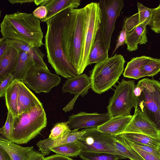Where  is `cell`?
Returning <instances> with one entry per match:
<instances>
[{"instance_id":"cell-32","label":"cell","mask_w":160,"mask_h":160,"mask_svg":"<svg viewBox=\"0 0 160 160\" xmlns=\"http://www.w3.org/2000/svg\"><path fill=\"white\" fill-rule=\"evenodd\" d=\"M160 72V59L149 57L143 66L144 77H153Z\"/></svg>"},{"instance_id":"cell-3","label":"cell","mask_w":160,"mask_h":160,"mask_svg":"<svg viewBox=\"0 0 160 160\" xmlns=\"http://www.w3.org/2000/svg\"><path fill=\"white\" fill-rule=\"evenodd\" d=\"M84 21V8H72L68 13L63 31L62 42L64 52L68 61L77 72L82 47Z\"/></svg>"},{"instance_id":"cell-11","label":"cell","mask_w":160,"mask_h":160,"mask_svg":"<svg viewBox=\"0 0 160 160\" xmlns=\"http://www.w3.org/2000/svg\"><path fill=\"white\" fill-rule=\"evenodd\" d=\"M30 89L36 93H48L61 82L60 77L34 65L21 81Z\"/></svg>"},{"instance_id":"cell-47","label":"cell","mask_w":160,"mask_h":160,"mask_svg":"<svg viewBox=\"0 0 160 160\" xmlns=\"http://www.w3.org/2000/svg\"><path fill=\"white\" fill-rule=\"evenodd\" d=\"M35 0H9L8 1L12 4L19 3L22 4L25 3L34 2Z\"/></svg>"},{"instance_id":"cell-27","label":"cell","mask_w":160,"mask_h":160,"mask_svg":"<svg viewBox=\"0 0 160 160\" xmlns=\"http://www.w3.org/2000/svg\"><path fill=\"white\" fill-rule=\"evenodd\" d=\"M115 144L121 156L130 160H144L127 143L121 135L117 136Z\"/></svg>"},{"instance_id":"cell-41","label":"cell","mask_w":160,"mask_h":160,"mask_svg":"<svg viewBox=\"0 0 160 160\" xmlns=\"http://www.w3.org/2000/svg\"><path fill=\"white\" fill-rule=\"evenodd\" d=\"M32 14L36 18L41 20L44 19L47 14V10L46 7L40 6L37 8L32 12Z\"/></svg>"},{"instance_id":"cell-10","label":"cell","mask_w":160,"mask_h":160,"mask_svg":"<svg viewBox=\"0 0 160 160\" xmlns=\"http://www.w3.org/2000/svg\"><path fill=\"white\" fill-rule=\"evenodd\" d=\"M98 3L100 13V28L106 46L109 50L116 21L124 3L122 0H101Z\"/></svg>"},{"instance_id":"cell-39","label":"cell","mask_w":160,"mask_h":160,"mask_svg":"<svg viewBox=\"0 0 160 160\" xmlns=\"http://www.w3.org/2000/svg\"><path fill=\"white\" fill-rule=\"evenodd\" d=\"M131 143L141 150L160 158V152L158 148L139 143Z\"/></svg>"},{"instance_id":"cell-1","label":"cell","mask_w":160,"mask_h":160,"mask_svg":"<svg viewBox=\"0 0 160 160\" xmlns=\"http://www.w3.org/2000/svg\"><path fill=\"white\" fill-rule=\"evenodd\" d=\"M72 8L62 10L46 21L47 30L45 46L48 63L56 74L68 79L79 75L67 60L62 46L63 27L68 13Z\"/></svg>"},{"instance_id":"cell-33","label":"cell","mask_w":160,"mask_h":160,"mask_svg":"<svg viewBox=\"0 0 160 160\" xmlns=\"http://www.w3.org/2000/svg\"><path fill=\"white\" fill-rule=\"evenodd\" d=\"M71 130L69 127L68 121L57 123L51 130L49 138L56 139L63 137L68 134Z\"/></svg>"},{"instance_id":"cell-50","label":"cell","mask_w":160,"mask_h":160,"mask_svg":"<svg viewBox=\"0 0 160 160\" xmlns=\"http://www.w3.org/2000/svg\"></svg>"},{"instance_id":"cell-9","label":"cell","mask_w":160,"mask_h":160,"mask_svg":"<svg viewBox=\"0 0 160 160\" xmlns=\"http://www.w3.org/2000/svg\"><path fill=\"white\" fill-rule=\"evenodd\" d=\"M97 128L84 129L85 133L78 140L82 147V152H105L121 155L115 144L117 136L102 132Z\"/></svg>"},{"instance_id":"cell-28","label":"cell","mask_w":160,"mask_h":160,"mask_svg":"<svg viewBox=\"0 0 160 160\" xmlns=\"http://www.w3.org/2000/svg\"><path fill=\"white\" fill-rule=\"evenodd\" d=\"M82 150V144L78 141L54 148L51 151L67 157H73L79 155Z\"/></svg>"},{"instance_id":"cell-48","label":"cell","mask_w":160,"mask_h":160,"mask_svg":"<svg viewBox=\"0 0 160 160\" xmlns=\"http://www.w3.org/2000/svg\"><path fill=\"white\" fill-rule=\"evenodd\" d=\"M46 0H35L34 3L37 5L38 6L39 5H41L44 2L46 1Z\"/></svg>"},{"instance_id":"cell-44","label":"cell","mask_w":160,"mask_h":160,"mask_svg":"<svg viewBox=\"0 0 160 160\" xmlns=\"http://www.w3.org/2000/svg\"><path fill=\"white\" fill-rule=\"evenodd\" d=\"M45 155L41 152L34 150L32 160H45Z\"/></svg>"},{"instance_id":"cell-29","label":"cell","mask_w":160,"mask_h":160,"mask_svg":"<svg viewBox=\"0 0 160 160\" xmlns=\"http://www.w3.org/2000/svg\"><path fill=\"white\" fill-rule=\"evenodd\" d=\"M121 135L127 141L133 143H139L158 148L160 140L148 136L137 133H127Z\"/></svg>"},{"instance_id":"cell-38","label":"cell","mask_w":160,"mask_h":160,"mask_svg":"<svg viewBox=\"0 0 160 160\" xmlns=\"http://www.w3.org/2000/svg\"><path fill=\"white\" fill-rule=\"evenodd\" d=\"M12 74L0 81V97H5L8 88L14 80Z\"/></svg>"},{"instance_id":"cell-42","label":"cell","mask_w":160,"mask_h":160,"mask_svg":"<svg viewBox=\"0 0 160 160\" xmlns=\"http://www.w3.org/2000/svg\"><path fill=\"white\" fill-rule=\"evenodd\" d=\"M9 46L6 39L2 37L0 39V58L3 55Z\"/></svg>"},{"instance_id":"cell-19","label":"cell","mask_w":160,"mask_h":160,"mask_svg":"<svg viewBox=\"0 0 160 160\" xmlns=\"http://www.w3.org/2000/svg\"><path fill=\"white\" fill-rule=\"evenodd\" d=\"M133 116H119L111 118L102 125L98 127V130L103 133L117 136L121 134L131 120Z\"/></svg>"},{"instance_id":"cell-34","label":"cell","mask_w":160,"mask_h":160,"mask_svg":"<svg viewBox=\"0 0 160 160\" xmlns=\"http://www.w3.org/2000/svg\"><path fill=\"white\" fill-rule=\"evenodd\" d=\"M7 119L4 126L0 129V133L2 138L11 141L13 128V115L11 110L8 109Z\"/></svg>"},{"instance_id":"cell-30","label":"cell","mask_w":160,"mask_h":160,"mask_svg":"<svg viewBox=\"0 0 160 160\" xmlns=\"http://www.w3.org/2000/svg\"><path fill=\"white\" fill-rule=\"evenodd\" d=\"M79 156L83 160H119L125 159L120 155L100 152H82Z\"/></svg>"},{"instance_id":"cell-40","label":"cell","mask_w":160,"mask_h":160,"mask_svg":"<svg viewBox=\"0 0 160 160\" xmlns=\"http://www.w3.org/2000/svg\"><path fill=\"white\" fill-rule=\"evenodd\" d=\"M127 34V32L124 26L123 25L122 29L120 32L118 38L116 40V46L112 52V55L114 54L119 47L124 44Z\"/></svg>"},{"instance_id":"cell-49","label":"cell","mask_w":160,"mask_h":160,"mask_svg":"<svg viewBox=\"0 0 160 160\" xmlns=\"http://www.w3.org/2000/svg\"><path fill=\"white\" fill-rule=\"evenodd\" d=\"M158 148H159V152H160V145H159V147H158Z\"/></svg>"},{"instance_id":"cell-8","label":"cell","mask_w":160,"mask_h":160,"mask_svg":"<svg viewBox=\"0 0 160 160\" xmlns=\"http://www.w3.org/2000/svg\"><path fill=\"white\" fill-rule=\"evenodd\" d=\"M133 80L122 79L117 87L113 95L110 98L107 107L110 117L118 116H129L132 107L135 106Z\"/></svg>"},{"instance_id":"cell-31","label":"cell","mask_w":160,"mask_h":160,"mask_svg":"<svg viewBox=\"0 0 160 160\" xmlns=\"http://www.w3.org/2000/svg\"><path fill=\"white\" fill-rule=\"evenodd\" d=\"M139 16V25L146 27L150 25L152 20L153 8L144 6L142 3L137 2Z\"/></svg>"},{"instance_id":"cell-43","label":"cell","mask_w":160,"mask_h":160,"mask_svg":"<svg viewBox=\"0 0 160 160\" xmlns=\"http://www.w3.org/2000/svg\"><path fill=\"white\" fill-rule=\"evenodd\" d=\"M45 160H73L68 157L57 154L45 157Z\"/></svg>"},{"instance_id":"cell-21","label":"cell","mask_w":160,"mask_h":160,"mask_svg":"<svg viewBox=\"0 0 160 160\" xmlns=\"http://www.w3.org/2000/svg\"><path fill=\"white\" fill-rule=\"evenodd\" d=\"M6 40L9 46L13 47L19 51H24L31 54L33 57L35 62V65L49 70L44 60L45 54L42 52L39 48L32 47L20 41L9 39H6Z\"/></svg>"},{"instance_id":"cell-35","label":"cell","mask_w":160,"mask_h":160,"mask_svg":"<svg viewBox=\"0 0 160 160\" xmlns=\"http://www.w3.org/2000/svg\"><path fill=\"white\" fill-rule=\"evenodd\" d=\"M151 29L157 33H160V0L158 6L153 8L151 24Z\"/></svg>"},{"instance_id":"cell-7","label":"cell","mask_w":160,"mask_h":160,"mask_svg":"<svg viewBox=\"0 0 160 160\" xmlns=\"http://www.w3.org/2000/svg\"><path fill=\"white\" fill-rule=\"evenodd\" d=\"M84 21L78 69L81 74L89 65V54L100 27V13L98 2H92L83 7Z\"/></svg>"},{"instance_id":"cell-36","label":"cell","mask_w":160,"mask_h":160,"mask_svg":"<svg viewBox=\"0 0 160 160\" xmlns=\"http://www.w3.org/2000/svg\"><path fill=\"white\" fill-rule=\"evenodd\" d=\"M139 25V16L137 13L126 18L124 20L123 25L127 32H129Z\"/></svg>"},{"instance_id":"cell-46","label":"cell","mask_w":160,"mask_h":160,"mask_svg":"<svg viewBox=\"0 0 160 160\" xmlns=\"http://www.w3.org/2000/svg\"><path fill=\"white\" fill-rule=\"evenodd\" d=\"M0 160H12L6 151L0 147Z\"/></svg>"},{"instance_id":"cell-20","label":"cell","mask_w":160,"mask_h":160,"mask_svg":"<svg viewBox=\"0 0 160 160\" xmlns=\"http://www.w3.org/2000/svg\"><path fill=\"white\" fill-rule=\"evenodd\" d=\"M108 51L100 27L89 54V65L92 63L98 64L108 59L109 58Z\"/></svg>"},{"instance_id":"cell-15","label":"cell","mask_w":160,"mask_h":160,"mask_svg":"<svg viewBox=\"0 0 160 160\" xmlns=\"http://www.w3.org/2000/svg\"><path fill=\"white\" fill-rule=\"evenodd\" d=\"M91 88L90 77L85 74H81L68 79L63 85L62 90L63 93L69 92L83 97Z\"/></svg>"},{"instance_id":"cell-14","label":"cell","mask_w":160,"mask_h":160,"mask_svg":"<svg viewBox=\"0 0 160 160\" xmlns=\"http://www.w3.org/2000/svg\"><path fill=\"white\" fill-rule=\"evenodd\" d=\"M85 132L84 129L80 131L77 129L71 130L68 134L63 137L56 139L48 138L40 140L37 142V145L40 152L47 156L54 148L78 141Z\"/></svg>"},{"instance_id":"cell-22","label":"cell","mask_w":160,"mask_h":160,"mask_svg":"<svg viewBox=\"0 0 160 160\" xmlns=\"http://www.w3.org/2000/svg\"><path fill=\"white\" fill-rule=\"evenodd\" d=\"M81 1L80 0H46L41 5L46 7L47 14L44 19L41 21L45 22L54 15L65 9L70 8H76L80 5Z\"/></svg>"},{"instance_id":"cell-4","label":"cell","mask_w":160,"mask_h":160,"mask_svg":"<svg viewBox=\"0 0 160 160\" xmlns=\"http://www.w3.org/2000/svg\"><path fill=\"white\" fill-rule=\"evenodd\" d=\"M135 110L143 113L160 132V82L145 78L135 85Z\"/></svg>"},{"instance_id":"cell-13","label":"cell","mask_w":160,"mask_h":160,"mask_svg":"<svg viewBox=\"0 0 160 160\" xmlns=\"http://www.w3.org/2000/svg\"><path fill=\"white\" fill-rule=\"evenodd\" d=\"M111 118L108 113H89L81 112L69 116L68 125L72 130L99 127L109 120Z\"/></svg>"},{"instance_id":"cell-2","label":"cell","mask_w":160,"mask_h":160,"mask_svg":"<svg viewBox=\"0 0 160 160\" xmlns=\"http://www.w3.org/2000/svg\"><path fill=\"white\" fill-rule=\"evenodd\" d=\"M0 28L5 39L20 41L32 47L39 48L44 45L40 21L31 13L17 11L6 14Z\"/></svg>"},{"instance_id":"cell-16","label":"cell","mask_w":160,"mask_h":160,"mask_svg":"<svg viewBox=\"0 0 160 160\" xmlns=\"http://www.w3.org/2000/svg\"><path fill=\"white\" fill-rule=\"evenodd\" d=\"M0 147L6 151L12 160H32L34 150L33 146L22 147L1 136Z\"/></svg>"},{"instance_id":"cell-37","label":"cell","mask_w":160,"mask_h":160,"mask_svg":"<svg viewBox=\"0 0 160 160\" xmlns=\"http://www.w3.org/2000/svg\"><path fill=\"white\" fill-rule=\"evenodd\" d=\"M128 144L144 160H160V158L153 154L147 152L139 148L131 142L126 141Z\"/></svg>"},{"instance_id":"cell-5","label":"cell","mask_w":160,"mask_h":160,"mask_svg":"<svg viewBox=\"0 0 160 160\" xmlns=\"http://www.w3.org/2000/svg\"><path fill=\"white\" fill-rule=\"evenodd\" d=\"M47 118L43 106L35 107L28 112L13 116L11 141L26 144L46 127Z\"/></svg>"},{"instance_id":"cell-25","label":"cell","mask_w":160,"mask_h":160,"mask_svg":"<svg viewBox=\"0 0 160 160\" xmlns=\"http://www.w3.org/2000/svg\"><path fill=\"white\" fill-rule=\"evenodd\" d=\"M149 57L142 56L132 58L127 63L123 74L124 77L136 79L141 78V66L148 60Z\"/></svg>"},{"instance_id":"cell-18","label":"cell","mask_w":160,"mask_h":160,"mask_svg":"<svg viewBox=\"0 0 160 160\" xmlns=\"http://www.w3.org/2000/svg\"><path fill=\"white\" fill-rule=\"evenodd\" d=\"M20 51L9 46L0 58V81L12 74L16 68Z\"/></svg>"},{"instance_id":"cell-17","label":"cell","mask_w":160,"mask_h":160,"mask_svg":"<svg viewBox=\"0 0 160 160\" xmlns=\"http://www.w3.org/2000/svg\"><path fill=\"white\" fill-rule=\"evenodd\" d=\"M18 114L26 112L35 107L43 106L38 98L21 81H18Z\"/></svg>"},{"instance_id":"cell-23","label":"cell","mask_w":160,"mask_h":160,"mask_svg":"<svg viewBox=\"0 0 160 160\" xmlns=\"http://www.w3.org/2000/svg\"><path fill=\"white\" fill-rule=\"evenodd\" d=\"M148 42L146 27L138 25L131 31L127 32L125 43L127 50L131 52L137 50L138 44H145Z\"/></svg>"},{"instance_id":"cell-12","label":"cell","mask_w":160,"mask_h":160,"mask_svg":"<svg viewBox=\"0 0 160 160\" xmlns=\"http://www.w3.org/2000/svg\"><path fill=\"white\" fill-rule=\"evenodd\" d=\"M127 133L141 134L160 139V132L156 126L143 113L136 110H135L131 120L122 134Z\"/></svg>"},{"instance_id":"cell-45","label":"cell","mask_w":160,"mask_h":160,"mask_svg":"<svg viewBox=\"0 0 160 160\" xmlns=\"http://www.w3.org/2000/svg\"><path fill=\"white\" fill-rule=\"evenodd\" d=\"M78 97V96L75 95L73 99L63 108L62 110L65 112L69 111L72 109L74 102Z\"/></svg>"},{"instance_id":"cell-24","label":"cell","mask_w":160,"mask_h":160,"mask_svg":"<svg viewBox=\"0 0 160 160\" xmlns=\"http://www.w3.org/2000/svg\"><path fill=\"white\" fill-rule=\"evenodd\" d=\"M35 64L34 58L31 54L20 51L16 68L12 73L14 79L22 81L30 69Z\"/></svg>"},{"instance_id":"cell-26","label":"cell","mask_w":160,"mask_h":160,"mask_svg":"<svg viewBox=\"0 0 160 160\" xmlns=\"http://www.w3.org/2000/svg\"><path fill=\"white\" fill-rule=\"evenodd\" d=\"M18 81L15 79L6 91L5 98L7 109H10L14 116L18 115Z\"/></svg>"},{"instance_id":"cell-6","label":"cell","mask_w":160,"mask_h":160,"mask_svg":"<svg viewBox=\"0 0 160 160\" xmlns=\"http://www.w3.org/2000/svg\"><path fill=\"white\" fill-rule=\"evenodd\" d=\"M125 62L122 55L115 54L96 64L91 71L90 76L93 91L101 94L114 86L123 73Z\"/></svg>"}]
</instances>
